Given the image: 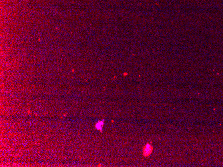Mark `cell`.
Returning a JSON list of instances; mask_svg holds the SVG:
<instances>
[{"label": "cell", "instance_id": "obj_2", "mask_svg": "<svg viewBox=\"0 0 223 167\" xmlns=\"http://www.w3.org/2000/svg\"><path fill=\"white\" fill-rule=\"evenodd\" d=\"M104 124V120H102V121H99L95 124V128L97 130H98V131L101 132L102 131Z\"/></svg>", "mask_w": 223, "mask_h": 167}, {"label": "cell", "instance_id": "obj_1", "mask_svg": "<svg viewBox=\"0 0 223 167\" xmlns=\"http://www.w3.org/2000/svg\"><path fill=\"white\" fill-rule=\"evenodd\" d=\"M153 152V146L150 144L147 143L142 149V154L144 157H148Z\"/></svg>", "mask_w": 223, "mask_h": 167}]
</instances>
